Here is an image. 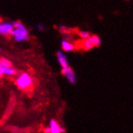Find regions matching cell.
<instances>
[{
	"label": "cell",
	"mask_w": 133,
	"mask_h": 133,
	"mask_svg": "<svg viewBox=\"0 0 133 133\" xmlns=\"http://www.w3.org/2000/svg\"><path fill=\"white\" fill-rule=\"evenodd\" d=\"M0 51H1V49H0Z\"/></svg>",
	"instance_id": "cell-16"
},
{
	"label": "cell",
	"mask_w": 133,
	"mask_h": 133,
	"mask_svg": "<svg viewBox=\"0 0 133 133\" xmlns=\"http://www.w3.org/2000/svg\"><path fill=\"white\" fill-rule=\"evenodd\" d=\"M15 84L20 90H25L32 87V78L28 73H23L17 77L15 80Z\"/></svg>",
	"instance_id": "cell-2"
},
{
	"label": "cell",
	"mask_w": 133,
	"mask_h": 133,
	"mask_svg": "<svg viewBox=\"0 0 133 133\" xmlns=\"http://www.w3.org/2000/svg\"><path fill=\"white\" fill-rule=\"evenodd\" d=\"M37 28H38L39 31L42 32V31L44 30V26L42 24V23H38V24H37Z\"/></svg>",
	"instance_id": "cell-13"
},
{
	"label": "cell",
	"mask_w": 133,
	"mask_h": 133,
	"mask_svg": "<svg viewBox=\"0 0 133 133\" xmlns=\"http://www.w3.org/2000/svg\"><path fill=\"white\" fill-rule=\"evenodd\" d=\"M13 23V31L11 36L16 42H23L29 39V32L25 25L20 21H15Z\"/></svg>",
	"instance_id": "cell-1"
},
{
	"label": "cell",
	"mask_w": 133,
	"mask_h": 133,
	"mask_svg": "<svg viewBox=\"0 0 133 133\" xmlns=\"http://www.w3.org/2000/svg\"><path fill=\"white\" fill-rule=\"evenodd\" d=\"M3 73H2V71H1V70H0V78H1L2 77V76H3Z\"/></svg>",
	"instance_id": "cell-15"
},
{
	"label": "cell",
	"mask_w": 133,
	"mask_h": 133,
	"mask_svg": "<svg viewBox=\"0 0 133 133\" xmlns=\"http://www.w3.org/2000/svg\"><path fill=\"white\" fill-rule=\"evenodd\" d=\"M127 1H129V0H127Z\"/></svg>",
	"instance_id": "cell-17"
},
{
	"label": "cell",
	"mask_w": 133,
	"mask_h": 133,
	"mask_svg": "<svg viewBox=\"0 0 133 133\" xmlns=\"http://www.w3.org/2000/svg\"><path fill=\"white\" fill-rule=\"evenodd\" d=\"M49 128L51 129L50 133H62L65 131V129H63L61 125L54 119H51L49 123Z\"/></svg>",
	"instance_id": "cell-6"
},
{
	"label": "cell",
	"mask_w": 133,
	"mask_h": 133,
	"mask_svg": "<svg viewBox=\"0 0 133 133\" xmlns=\"http://www.w3.org/2000/svg\"><path fill=\"white\" fill-rule=\"evenodd\" d=\"M61 48L65 52H71V51L74 50L75 45L70 41L62 40V41H61Z\"/></svg>",
	"instance_id": "cell-7"
},
{
	"label": "cell",
	"mask_w": 133,
	"mask_h": 133,
	"mask_svg": "<svg viewBox=\"0 0 133 133\" xmlns=\"http://www.w3.org/2000/svg\"><path fill=\"white\" fill-rule=\"evenodd\" d=\"M0 66L3 67H12L11 62L6 58H0Z\"/></svg>",
	"instance_id": "cell-10"
},
{
	"label": "cell",
	"mask_w": 133,
	"mask_h": 133,
	"mask_svg": "<svg viewBox=\"0 0 133 133\" xmlns=\"http://www.w3.org/2000/svg\"><path fill=\"white\" fill-rule=\"evenodd\" d=\"M89 40L91 42V44H93L94 48H95V47H98L101 44V40L98 36H95V35L90 36Z\"/></svg>",
	"instance_id": "cell-9"
},
{
	"label": "cell",
	"mask_w": 133,
	"mask_h": 133,
	"mask_svg": "<svg viewBox=\"0 0 133 133\" xmlns=\"http://www.w3.org/2000/svg\"><path fill=\"white\" fill-rule=\"evenodd\" d=\"M82 46L85 50H90L94 48V46L91 44V42L90 41L89 38L87 39V40H84V41L82 43Z\"/></svg>",
	"instance_id": "cell-11"
},
{
	"label": "cell",
	"mask_w": 133,
	"mask_h": 133,
	"mask_svg": "<svg viewBox=\"0 0 133 133\" xmlns=\"http://www.w3.org/2000/svg\"><path fill=\"white\" fill-rule=\"evenodd\" d=\"M57 61L59 62V64L61 67V71L63 70H65L66 69H68L69 67V64H68V60L65 55V53L62 51H58L57 53Z\"/></svg>",
	"instance_id": "cell-4"
},
{
	"label": "cell",
	"mask_w": 133,
	"mask_h": 133,
	"mask_svg": "<svg viewBox=\"0 0 133 133\" xmlns=\"http://www.w3.org/2000/svg\"><path fill=\"white\" fill-rule=\"evenodd\" d=\"M0 70L2 71L3 75L6 76H15L16 74L17 71L13 67H3L0 66Z\"/></svg>",
	"instance_id": "cell-8"
},
{
	"label": "cell",
	"mask_w": 133,
	"mask_h": 133,
	"mask_svg": "<svg viewBox=\"0 0 133 133\" xmlns=\"http://www.w3.org/2000/svg\"><path fill=\"white\" fill-rule=\"evenodd\" d=\"M50 131H51V129H50L49 126V127H46L44 129V133H50Z\"/></svg>",
	"instance_id": "cell-14"
},
{
	"label": "cell",
	"mask_w": 133,
	"mask_h": 133,
	"mask_svg": "<svg viewBox=\"0 0 133 133\" xmlns=\"http://www.w3.org/2000/svg\"><path fill=\"white\" fill-rule=\"evenodd\" d=\"M90 36H91L90 33L87 32V31H81L79 32V36L82 39H83V40H87L88 38H90Z\"/></svg>",
	"instance_id": "cell-12"
},
{
	"label": "cell",
	"mask_w": 133,
	"mask_h": 133,
	"mask_svg": "<svg viewBox=\"0 0 133 133\" xmlns=\"http://www.w3.org/2000/svg\"><path fill=\"white\" fill-rule=\"evenodd\" d=\"M13 23L10 22L2 21L0 22V35L3 36H11L13 31Z\"/></svg>",
	"instance_id": "cell-3"
},
{
	"label": "cell",
	"mask_w": 133,
	"mask_h": 133,
	"mask_svg": "<svg viewBox=\"0 0 133 133\" xmlns=\"http://www.w3.org/2000/svg\"><path fill=\"white\" fill-rule=\"evenodd\" d=\"M63 75L65 77V78L68 80V82L70 83V84H73L74 85L77 82V77H76V75H75V73L74 72V70L71 69V67H69L68 69H66L65 70H63V71H61Z\"/></svg>",
	"instance_id": "cell-5"
}]
</instances>
